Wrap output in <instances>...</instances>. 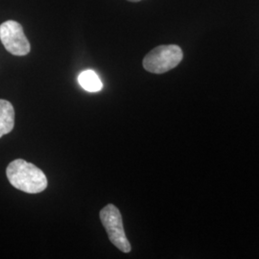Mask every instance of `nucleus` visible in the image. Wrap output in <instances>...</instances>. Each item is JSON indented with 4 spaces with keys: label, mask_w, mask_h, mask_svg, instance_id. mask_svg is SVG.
Instances as JSON below:
<instances>
[{
    "label": "nucleus",
    "mask_w": 259,
    "mask_h": 259,
    "mask_svg": "<svg viewBox=\"0 0 259 259\" xmlns=\"http://www.w3.org/2000/svg\"><path fill=\"white\" fill-rule=\"evenodd\" d=\"M0 40L6 50L13 55H27L31 50L23 28L14 20L5 21L0 25Z\"/></svg>",
    "instance_id": "4"
},
{
    "label": "nucleus",
    "mask_w": 259,
    "mask_h": 259,
    "mask_svg": "<svg viewBox=\"0 0 259 259\" xmlns=\"http://www.w3.org/2000/svg\"><path fill=\"white\" fill-rule=\"evenodd\" d=\"M79 83L84 91L90 93H98L103 89L102 81L93 70H84L78 77Z\"/></svg>",
    "instance_id": "6"
},
{
    "label": "nucleus",
    "mask_w": 259,
    "mask_h": 259,
    "mask_svg": "<svg viewBox=\"0 0 259 259\" xmlns=\"http://www.w3.org/2000/svg\"><path fill=\"white\" fill-rule=\"evenodd\" d=\"M128 1H131V2H139L140 0H128Z\"/></svg>",
    "instance_id": "7"
},
{
    "label": "nucleus",
    "mask_w": 259,
    "mask_h": 259,
    "mask_svg": "<svg viewBox=\"0 0 259 259\" xmlns=\"http://www.w3.org/2000/svg\"><path fill=\"white\" fill-rule=\"evenodd\" d=\"M100 219L111 243L121 251L130 252L132 247L125 234L119 209L114 204H107L100 211Z\"/></svg>",
    "instance_id": "3"
},
{
    "label": "nucleus",
    "mask_w": 259,
    "mask_h": 259,
    "mask_svg": "<svg viewBox=\"0 0 259 259\" xmlns=\"http://www.w3.org/2000/svg\"><path fill=\"white\" fill-rule=\"evenodd\" d=\"M15 126V110L13 105L0 99V139L11 133Z\"/></svg>",
    "instance_id": "5"
},
{
    "label": "nucleus",
    "mask_w": 259,
    "mask_h": 259,
    "mask_svg": "<svg viewBox=\"0 0 259 259\" xmlns=\"http://www.w3.org/2000/svg\"><path fill=\"white\" fill-rule=\"evenodd\" d=\"M184 58L181 47L170 45L154 48L143 60L144 68L155 74L165 73L175 68Z\"/></svg>",
    "instance_id": "2"
},
{
    "label": "nucleus",
    "mask_w": 259,
    "mask_h": 259,
    "mask_svg": "<svg viewBox=\"0 0 259 259\" xmlns=\"http://www.w3.org/2000/svg\"><path fill=\"white\" fill-rule=\"evenodd\" d=\"M6 175L15 188L29 194L42 192L47 187L46 174L33 163L16 159L10 163Z\"/></svg>",
    "instance_id": "1"
}]
</instances>
